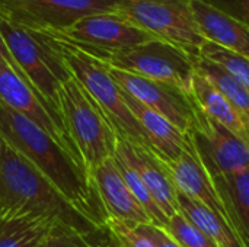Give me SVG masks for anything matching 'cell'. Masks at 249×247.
I'll return each instance as SVG.
<instances>
[{
	"label": "cell",
	"mask_w": 249,
	"mask_h": 247,
	"mask_svg": "<svg viewBox=\"0 0 249 247\" xmlns=\"http://www.w3.org/2000/svg\"><path fill=\"white\" fill-rule=\"evenodd\" d=\"M194 57L197 55H191L171 42L153 39L112 52L104 63L112 68L177 86L191 95V83L196 73Z\"/></svg>",
	"instance_id": "cell-7"
},
{
	"label": "cell",
	"mask_w": 249,
	"mask_h": 247,
	"mask_svg": "<svg viewBox=\"0 0 249 247\" xmlns=\"http://www.w3.org/2000/svg\"><path fill=\"white\" fill-rule=\"evenodd\" d=\"M196 70L203 74L229 102L231 105L244 116L249 124V89L231 76L226 70H223L216 63L203 58L200 55L194 57Z\"/></svg>",
	"instance_id": "cell-21"
},
{
	"label": "cell",
	"mask_w": 249,
	"mask_h": 247,
	"mask_svg": "<svg viewBox=\"0 0 249 247\" xmlns=\"http://www.w3.org/2000/svg\"><path fill=\"white\" fill-rule=\"evenodd\" d=\"M0 103L15 114L26 118L29 122L42 130L48 137L63 147L77 162H82L79 151L70 140L64 125L51 114L44 100L35 90L20 79L4 61L0 60ZM86 169V167H85Z\"/></svg>",
	"instance_id": "cell-12"
},
{
	"label": "cell",
	"mask_w": 249,
	"mask_h": 247,
	"mask_svg": "<svg viewBox=\"0 0 249 247\" xmlns=\"http://www.w3.org/2000/svg\"><path fill=\"white\" fill-rule=\"evenodd\" d=\"M249 23V0H207Z\"/></svg>",
	"instance_id": "cell-29"
},
{
	"label": "cell",
	"mask_w": 249,
	"mask_h": 247,
	"mask_svg": "<svg viewBox=\"0 0 249 247\" xmlns=\"http://www.w3.org/2000/svg\"><path fill=\"white\" fill-rule=\"evenodd\" d=\"M38 247H98L93 240L61 227H53Z\"/></svg>",
	"instance_id": "cell-27"
},
{
	"label": "cell",
	"mask_w": 249,
	"mask_h": 247,
	"mask_svg": "<svg viewBox=\"0 0 249 247\" xmlns=\"http://www.w3.org/2000/svg\"><path fill=\"white\" fill-rule=\"evenodd\" d=\"M0 218L41 220L93 240L104 233L0 138Z\"/></svg>",
	"instance_id": "cell-2"
},
{
	"label": "cell",
	"mask_w": 249,
	"mask_h": 247,
	"mask_svg": "<svg viewBox=\"0 0 249 247\" xmlns=\"http://www.w3.org/2000/svg\"><path fill=\"white\" fill-rule=\"evenodd\" d=\"M193 0H117L115 13L158 39L198 55L203 36L191 7Z\"/></svg>",
	"instance_id": "cell-6"
},
{
	"label": "cell",
	"mask_w": 249,
	"mask_h": 247,
	"mask_svg": "<svg viewBox=\"0 0 249 247\" xmlns=\"http://www.w3.org/2000/svg\"><path fill=\"white\" fill-rule=\"evenodd\" d=\"M191 99L196 106L216 122L226 127L249 144V124L231 102L197 70L191 83Z\"/></svg>",
	"instance_id": "cell-18"
},
{
	"label": "cell",
	"mask_w": 249,
	"mask_h": 247,
	"mask_svg": "<svg viewBox=\"0 0 249 247\" xmlns=\"http://www.w3.org/2000/svg\"><path fill=\"white\" fill-rule=\"evenodd\" d=\"M0 60L4 61V63H6V64H7V66L20 77V79H22V76H20V73H19V68H18V66H16V63H15L12 54L9 52V49H7V47H6L3 38H1V35H0Z\"/></svg>",
	"instance_id": "cell-30"
},
{
	"label": "cell",
	"mask_w": 249,
	"mask_h": 247,
	"mask_svg": "<svg viewBox=\"0 0 249 247\" xmlns=\"http://www.w3.org/2000/svg\"><path fill=\"white\" fill-rule=\"evenodd\" d=\"M114 154L128 163L139 173L152 198L166 218L179 213L178 191L165 162H162L150 150L130 144L118 137Z\"/></svg>",
	"instance_id": "cell-13"
},
{
	"label": "cell",
	"mask_w": 249,
	"mask_h": 247,
	"mask_svg": "<svg viewBox=\"0 0 249 247\" xmlns=\"http://www.w3.org/2000/svg\"><path fill=\"white\" fill-rule=\"evenodd\" d=\"M178 210L219 247H244L229 224L201 202L178 192Z\"/></svg>",
	"instance_id": "cell-20"
},
{
	"label": "cell",
	"mask_w": 249,
	"mask_h": 247,
	"mask_svg": "<svg viewBox=\"0 0 249 247\" xmlns=\"http://www.w3.org/2000/svg\"><path fill=\"white\" fill-rule=\"evenodd\" d=\"M0 138L104 231L108 214L85 166L42 130L0 103Z\"/></svg>",
	"instance_id": "cell-1"
},
{
	"label": "cell",
	"mask_w": 249,
	"mask_h": 247,
	"mask_svg": "<svg viewBox=\"0 0 249 247\" xmlns=\"http://www.w3.org/2000/svg\"><path fill=\"white\" fill-rule=\"evenodd\" d=\"M114 157V162H115V166L117 169L120 170L124 182L127 183L128 189L133 192V195L136 197V199L139 201V204L144 208V211L147 213V215L150 217L152 220V224L155 226H159V227H163L165 223L168 221V218L165 217V214L160 211V208L158 207V204L155 202V199L152 198L150 192L147 191L146 185L143 183L142 178L139 176V173L128 165L125 163L123 159H120L118 156H112Z\"/></svg>",
	"instance_id": "cell-23"
},
{
	"label": "cell",
	"mask_w": 249,
	"mask_h": 247,
	"mask_svg": "<svg viewBox=\"0 0 249 247\" xmlns=\"http://www.w3.org/2000/svg\"><path fill=\"white\" fill-rule=\"evenodd\" d=\"M187 135V134H185ZM178 192L201 202L216 214H219L228 224L229 218L214 185L200 162L191 140L187 135V147L184 153L172 163H165ZM231 227V224H229ZM232 229V227H231Z\"/></svg>",
	"instance_id": "cell-16"
},
{
	"label": "cell",
	"mask_w": 249,
	"mask_h": 247,
	"mask_svg": "<svg viewBox=\"0 0 249 247\" xmlns=\"http://www.w3.org/2000/svg\"><path fill=\"white\" fill-rule=\"evenodd\" d=\"M191 7L206 41L249 60V23L247 20L207 0H193Z\"/></svg>",
	"instance_id": "cell-15"
},
{
	"label": "cell",
	"mask_w": 249,
	"mask_h": 247,
	"mask_svg": "<svg viewBox=\"0 0 249 247\" xmlns=\"http://www.w3.org/2000/svg\"><path fill=\"white\" fill-rule=\"evenodd\" d=\"M117 0H0V17L36 33L61 32L79 17L114 12Z\"/></svg>",
	"instance_id": "cell-9"
},
{
	"label": "cell",
	"mask_w": 249,
	"mask_h": 247,
	"mask_svg": "<svg viewBox=\"0 0 249 247\" xmlns=\"http://www.w3.org/2000/svg\"><path fill=\"white\" fill-rule=\"evenodd\" d=\"M89 176L108 217L127 223L133 227L152 224L150 217L124 182L115 166L114 157L107 159L90 170Z\"/></svg>",
	"instance_id": "cell-14"
},
{
	"label": "cell",
	"mask_w": 249,
	"mask_h": 247,
	"mask_svg": "<svg viewBox=\"0 0 249 247\" xmlns=\"http://www.w3.org/2000/svg\"><path fill=\"white\" fill-rule=\"evenodd\" d=\"M212 181L231 179L249 169V144L196 106V119L187 132Z\"/></svg>",
	"instance_id": "cell-10"
},
{
	"label": "cell",
	"mask_w": 249,
	"mask_h": 247,
	"mask_svg": "<svg viewBox=\"0 0 249 247\" xmlns=\"http://www.w3.org/2000/svg\"><path fill=\"white\" fill-rule=\"evenodd\" d=\"M109 74L121 90L166 118L184 134L190 131L196 119V103L191 95L177 86L155 82L118 68L109 67Z\"/></svg>",
	"instance_id": "cell-11"
},
{
	"label": "cell",
	"mask_w": 249,
	"mask_h": 247,
	"mask_svg": "<svg viewBox=\"0 0 249 247\" xmlns=\"http://www.w3.org/2000/svg\"><path fill=\"white\" fill-rule=\"evenodd\" d=\"M42 36L61 58L69 73L82 84L99 106L117 137L153 153L143 128L124 100L123 90L111 77L109 67L102 60L60 38L48 35Z\"/></svg>",
	"instance_id": "cell-3"
},
{
	"label": "cell",
	"mask_w": 249,
	"mask_h": 247,
	"mask_svg": "<svg viewBox=\"0 0 249 247\" xmlns=\"http://www.w3.org/2000/svg\"><path fill=\"white\" fill-rule=\"evenodd\" d=\"M51 229L41 220L0 218V247H38Z\"/></svg>",
	"instance_id": "cell-22"
},
{
	"label": "cell",
	"mask_w": 249,
	"mask_h": 247,
	"mask_svg": "<svg viewBox=\"0 0 249 247\" xmlns=\"http://www.w3.org/2000/svg\"><path fill=\"white\" fill-rule=\"evenodd\" d=\"M162 229L181 247H219L181 213L169 217Z\"/></svg>",
	"instance_id": "cell-25"
},
{
	"label": "cell",
	"mask_w": 249,
	"mask_h": 247,
	"mask_svg": "<svg viewBox=\"0 0 249 247\" xmlns=\"http://www.w3.org/2000/svg\"><path fill=\"white\" fill-rule=\"evenodd\" d=\"M48 36L60 38L102 61L112 52L158 39L115 12L86 15Z\"/></svg>",
	"instance_id": "cell-8"
},
{
	"label": "cell",
	"mask_w": 249,
	"mask_h": 247,
	"mask_svg": "<svg viewBox=\"0 0 249 247\" xmlns=\"http://www.w3.org/2000/svg\"><path fill=\"white\" fill-rule=\"evenodd\" d=\"M60 116L88 173L114 156L117 134L105 115L70 74L60 83Z\"/></svg>",
	"instance_id": "cell-4"
},
{
	"label": "cell",
	"mask_w": 249,
	"mask_h": 247,
	"mask_svg": "<svg viewBox=\"0 0 249 247\" xmlns=\"http://www.w3.org/2000/svg\"><path fill=\"white\" fill-rule=\"evenodd\" d=\"M136 230L143 234L155 247H181L162 227L155 224L137 226Z\"/></svg>",
	"instance_id": "cell-28"
},
{
	"label": "cell",
	"mask_w": 249,
	"mask_h": 247,
	"mask_svg": "<svg viewBox=\"0 0 249 247\" xmlns=\"http://www.w3.org/2000/svg\"><path fill=\"white\" fill-rule=\"evenodd\" d=\"M104 231H107L115 247H155L136 227L128 226L120 220L108 217L105 221Z\"/></svg>",
	"instance_id": "cell-26"
},
{
	"label": "cell",
	"mask_w": 249,
	"mask_h": 247,
	"mask_svg": "<svg viewBox=\"0 0 249 247\" xmlns=\"http://www.w3.org/2000/svg\"><path fill=\"white\" fill-rule=\"evenodd\" d=\"M123 96L128 109L143 128L153 153L165 163L175 162L187 147V135L166 118L144 106L124 90Z\"/></svg>",
	"instance_id": "cell-17"
},
{
	"label": "cell",
	"mask_w": 249,
	"mask_h": 247,
	"mask_svg": "<svg viewBox=\"0 0 249 247\" xmlns=\"http://www.w3.org/2000/svg\"><path fill=\"white\" fill-rule=\"evenodd\" d=\"M212 182L223 202L233 233L242 246L249 247V169L231 179Z\"/></svg>",
	"instance_id": "cell-19"
},
{
	"label": "cell",
	"mask_w": 249,
	"mask_h": 247,
	"mask_svg": "<svg viewBox=\"0 0 249 247\" xmlns=\"http://www.w3.org/2000/svg\"><path fill=\"white\" fill-rule=\"evenodd\" d=\"M0 35L12 54L22 79L44 100L51 114L63 124L60 116V83L70 73L61 58L41 33L0 17Z\"/></svg>",
	"instance_id": "cell-5"
},
{
	"label": "cell",
	"mask_w": 249,
	"mask_h": 247,
	"mask_svg": "<svg viewBox=\"0 0 249 247\" xmlns=\"http://www.w3.org/2000/svg\"><path fill=\"white\" fill-rule=\"evenodd\" d=\"M200 57L207 58L217 66H220L223 70H226L231 76H233L236 80H239L242 84H245L249 89V60L238 55L214 42L206 41L200 49Z\"/></svg>",
	"instance_id": "cell-24"
}]
</instances>
